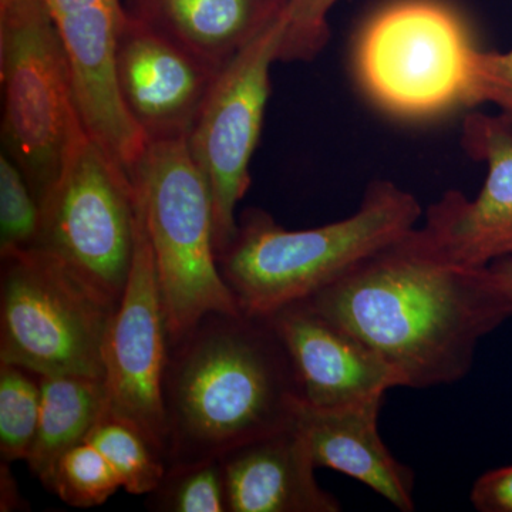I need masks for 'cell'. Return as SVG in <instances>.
Listing matches in <instances>:
<instances>
[{"label":"cell","instance_id":"4fadbf2b","mask_svg":"<svg viewBox=\"0 0 512 512\" xmlns=\"http://www.w3.org/2000/svg\"><path fill=\"white\" fill-rule=\"evenodd\" d=\"M221 69L127 9L117 45V89L148 141L187 138Z\"/></svg>","mask_w":512,"mask_h":512},{"label":"cell","instance_id":"30bf717a","mask_svg":"<svg viewBox=\"0 0 512 512\" xmlns=\"http://www.w3.org/2000/svg\"><path fill=\"white\" fill-rule=\"evenodd\" d=\"M167 357L163 295L137 198L136 249L126 288L104 342V386L107 410L136 426L163 460V380Z\"/></svg>","mask_w":512,"mask_h":512},{"label":"cell","instance_id":"5bb4252c","mask_svg":"<svg viewBox=\"0 0 512 512\" xmlns=\"http://www.w3.org/2000/svg\"><path fill=\"white\" fill-rule=\"evenodd\" d=\"M269 316L291 357L303 403L332 409L404 387L382 356L308 301Z\"/></svg>","mask_w":512,"mask_h":512},{"label":"cell","instance_id":"e0dca14e","mask_svg":"<svg viewBox=\"0 0 512 512\" xmlns=\"http://www.w3.org/2000/svg\"><path fill=\"white\" fill-rule=\"evenodd\" d=\"M288 0H133L128 9L215 66L224 67Z\"/></svg>","mask_w":512,"mask_h":512},{"label":"cell","instance_id":"7402d4cb","mask_svg":"<svg viewBox=\"0 0 512 512\" xmlns=\"http://www.w3.org/2000/svg\"><path fill=\"white\" fill-rule=\"evenodd\" d=\"M147 504L161 512H228L221 458L168 467Z\"/></svg>","mask_w":512,"mask_h":512},{"label":"cell","instance_id":"603a6c76","mask_svg":"<svg viewBox=\"0 0 512 512\" xmlns=\"http://www.w3.org/2000/svg\"><path fill=\"white\" fill-rule=\"evenodd\" d=\"M42 210L12 157L0 156V252L35 248Z\"/></svg>","mask_w":512,"mask_h":512},{"label":"cell","instance_id":"ffe728a7","mask_svg":"<svg viewBox=\"0 0 512 512\" xmlns=\"http://www.w3.org/2000/svg\"><path fill=\"white\" fill-rule=\"evenodd\" d=\"M45 487L70 507L93 508L123 485L109 458L86 437L57 457Z\"/></svg>","mask_w":512,"mask_h":512},{"label":"cell","instance_id":"6da1fadb","mask_svg":"<svg viewBox=\"0 0 512 512\" xmlns=\"http://www.w3.org/2000/svg\"><path fill=\"white\" fill-rule=\"evenodd\" d=\"M305 301L363 340L412 389L463 380L481 340L512 318L488 266L451 264L421 227Z\"/></svg>","mask_w":512,"mask_h":512},{"label":"cell","instance_id":"7c38bea8","mask_svg":"<svg viewBox=\"0 0 512 512\" xmlns=\"http://www.w3.org/2000/svg\"><path fill=\"white\" fill-rule=\"evenodd\" d=\"M464 150L487 167L474 200L447 191L426 211L420 225L446 261L464 268H487L512 256V121L503 114H468Z\"/></svg>","mask_w":512,"mask_h":512},{"label":"cell","instance_id":"ba28073f","mask_svg":"<svg viewBox=\"0 0 512 512\" xmlns=\"http://www.w3.org/2000/svg\"><path fill=\"white\" fill-rule=\"evenodd\" d=\"M3 140L37 201L55 184L76 119L72 76L43 0H0Z\"/></svg>","mask_w":512,"mask_h":512},{"label":"cell","instance_id":"83f0119b","mask_svg":"<svg viewBox=\"0 0 512 512\" xmlns=\"http://www.w3.org/2000/svg\"><path fill=\"white\" fill-rule=\"evenodd\" d=\"M9 473L8 468H5V463H2V511L19 507L18 490H16V485Z\"/></svg>","mask_w":512,"mask_h":512},{"label":"cell","instance_id":"52a82bcc","mask_svg":"<svg viewBox=\"0 0 512 512\" xmlns=\"http://www.w3.org/2000/svg\"><path fill=\"white\" fill-rule=\"evenodd\" d=\"M0 363L104 380L117 305L40 249L0 252Z\"/></svg>","mask_w":512,"mask_h":512},{"label":"cell","instance_id":"d6986e66","mask_svg":"<svg viewBox=\"0 0 512 512\" xmlns=\"http://www.w3.org/2000/svg\"><path fill=\"white\" fill-rule=\"evenodd\" d=\"M87 439L100 448L119 474L127 493L148 495L163 480L167 466L143 433L107 410Z\"/></svg>","mask_w":512,"mask_h":512},{"label":"cell","instance_id":"cb8c5ba5","mask_svg":"<svg viewBox=\"0 0 512 512\" xmlns=\"http://www.w3.org/2000/svg\"><path fill=\"white\" fill-rule=\"evenodd\" d=\"M338 0H288L279 62H306L328 42V15Z\"/></svg>","mask_w":512,"mask_h":512},{"label":"cell","instance_id":"44dd1931","mask_svg":"<svg viewBox=\"0 0 512 512\" xmlns=\"http://www.w3.org/2000/svg\"><path fill=\"white\" fill-rule=\"evenodd\" d=\"M40 376L0 363V454L2 461H26L40 419Z\"/></svg>","mask_w":512,"mask_h":512},{"label":"cell","instance_id":"d4e9b609","mask_svg":"<svg viewBox=\"0 0 512 512\" xmlns=\"http://www.w3.org/2000/svg\"><path fill=\"white\" fill-rule=\"evenodd\" d=\"M474 101L494 104L512 121V49L508 52L478 49L473 63Z\"/></svg>","mask_w":512,"mask_h":512},{"label":"cell","instance_id":"3957f363","mask_svg":"<svg viewBox=\"0 0 512 512\" xmlns=\"http://www.w3.org/2000/svg\"><path fill=\"white\" fill-rule=\"evenodd\" d=\"M421 217L412 192L384 180L367 187L352 215L318 228L286 229L269 212L248 208L218 266L242 311L269 316L338 281Z\"/></svg>","mask_w":512,"mask_h":512},{"label":"cell","instance_id":"4316f807","mask_svg":"<svg viewBox=\"0 0 512 512\" xmlns=\"http://www.w3.org/2000/svg\"><path fill=\"white\" fill-rule=\"evenodd\" d=\"M488 269L493 275L495 284L503 291L505 298L512 306V256L493 262Z\"/></svg>","mask_w":512,"mask_h":512},{"label":"cell","instance_id":"7a4b0ae2","mask_svg":"<svg viewBox=\"0 0 512 512\" xmlns=\"http://www.w3.org/2000/svg\"><path fill=\"white\" fill-rule=\"evenodd\" d=\"M302 402L271 316L212 312L168 342L165 466L220 458L291 426Z\"/></svg>","mask_w":512,"mask_h":512},{"label":"cell","instance_id":"8fae6325","mask_svg":"<svg viewBox=\"0 0 512 512\" xmlns=\"http://www.w3.org/2000/svg\"><path fill=\"white\" fill-rule=\"evenodd\" d=\"M72 76L74 103L90 136L131 178L148 140L121 101L116 53L127 9L121 0H43Z\"/></svg>","mask_w":512,"mask_h":512},{"label":"cell","instance_id":"484cf974","mask_svg":"<svg viewBox=\"0 0 512 512\" xmlns=\"http://www.w3.org/2000/svg\"><path fill=\"white\" fill-rule=\"evenodd\" d=\"M470 501L478 512H512V464L478 477L471 488Z\"/></svg>","mask_w":512,"mask_h":512},{"label":"cell","instance_id":"ac0fdd59","mask_svg":"<svg viewBox=\"0 0 512 512\" xmlns=\"http://www.w3.org/2000/svg\"><path fill=\"white\" fill-rule=\"evenodd\" d=\"M42 404L26 463L45 485L57 457L86 439L107 412L104 380L86 376H40Z\"/></svg>","mask_w":512,"mask_h":512},{"label":"cell","instance_id":"277c9868","mask_svg":"<svg viewBox=\"0 0 512 512\" xmlns=\"http://www.w3.org/2000/svg\"><path fill=\"white\" fill-rule=\"evenodd\" d=\"M163 295L168 342L212 312H241L215 251L214 201L187 138L148 141L131 175Z\"/></svg>","mask_w":512,"mask_h":512},{"label":"cell","instance_id":"5b68a950","mask_svg":"<svg viewBox=\"0 0 512 512\" xmlns=\"http://www.w3.org/2000/svg\"><path fill=\"white\" fill-rule=\"evenodd\" d=\"M480 47L453 9L436 0H402L363 26L353 67L380 110L430 120L476 107L473 63Z\"/></svg>","mask_w":512,"mask_h":512},{"label":"cell","instance_id":"2e32d148","mask_svg":"<svg viewBox=\"0 0 512 512\" xmlns=\"http://www.w3.org/2000/svg\"><path fill=\"white\" fill-rule=\"evenodd\" d=\"M228 512H340L295 423L221 456Z\"/></svg>","mask_w":512,"mask_h":512},{"label":"cell","instance_id":"9c48e42d","mask_svg":"<svg viewBox=\"0 0 512 512\" xmlns=\"http://www.w3.org/2000/svg\"><path fill=\"white\" fill-rule=\"evenodd\" d=\"M284 29L282 10L222 67L187 137L192 157L210 184L217 256L237 232L235 211L251 184L249 165L261 137L271 67L279 62Z\"/></svg>","mask_w":512,"mask_h":512},{"label":"cell","instance_id":"9a60e30c","mask_svg":"<svg viewBox=\"0 0 512 512\" xmlns=\"http://www.w3.org/2000/svg\"><path fill=\"white\" fill-rule=\"evenodd\" d=\"M384 399L386 394L332 409L301 402L293 423L308 443L316 467L345 474L396 510L412 512L416 474L393 456L379 433Z\"/></svg>","mask_w":512,"mask_h":512},{"label":"cell","instance_id":"8992f818","mask_svg":"<svg viewBox=\"0 0 512 512\" xmlns=\"http://www.w3.org/2000/svg\"><path fill=\"white\" fill-rule=\"evenodd\" d=\"M40 210L35 248L117 305L136 249V188L90 136L80 114Z\"/></svg>","mask_w":512,"mask_h":512}]
</instances>
